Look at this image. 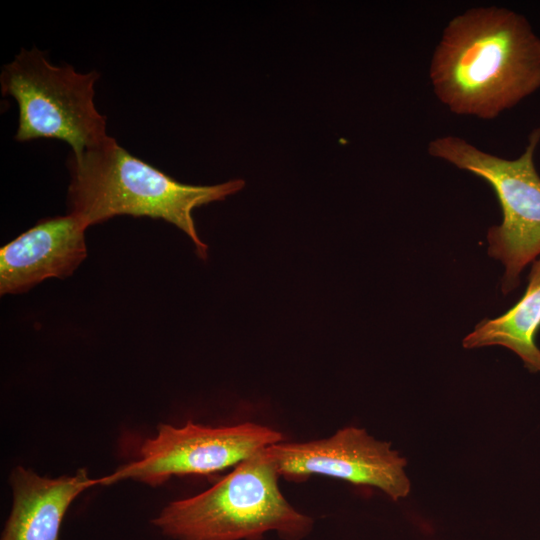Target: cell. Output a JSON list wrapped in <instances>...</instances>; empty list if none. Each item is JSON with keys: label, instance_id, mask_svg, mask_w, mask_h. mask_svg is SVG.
<instances>
[{"label": "cell", "instance_id": "10", "mask_svg": "<svg viewBox=\"0 0 540 540\" xmlns=\"http://www.w3.org/2000/svg\"><path fill=\"white\" fill-rule=\"evenodd\" d=\"M540 256L533 261L522 298L503 315L483 319L462 341L466 349L499 345L516 353L532 373L540 372Z\"/></svg>", "mask_w": 540, "mask_h": 540}, {"label": "cell", "instance_id": "6", "mask_svg": "<svg viewBox=\"0 0 540 540\" xmlns=\"http://www.w3.org/2000/svg\"><path fill=\"white\" fill-rule=\"evenodd\" d=\"M282 441L279 431L252 422L221 427L192 421L182 427L159 424L157 434L141 444L137 458L99 478V485L133 480L155 487L174 476L213 474Z\"/></svg>", "mask_w": 540, "mask_h": 540}, {"label": "cell", "instance_id": "4", "mask_svg": "<svg viewBox=\"0 0 540 540\" xmlns=\"http://www.w3.org/2000/svg\"><path fill=\"white\" fill-rule=\"evenodd\" d=\"M96 71L77 72L72 66H56L46 53L22 49L0 75L1 91L18 105L15 140L56 139L79 155L109 137L106 118L94 103Z\"/></svg>", "mask_w": 540, "mask_h": 540}, {"label": "cell", "instance_id": "3", "mask_svg": "<svg viewBox=\"0 0 540 540\" xmlns=\"http://www.w3.org/2000/svg\"><path fill=\"white\" fill-rule=\"evenodd\" d=\"M268 447L204 492L170 502L152 520L154 526L173 540H260L269 531L284 540L304 538L313 520L283 496Z\"/></svg>", "mask_w": 540, "mask_h": 540}, {"label": "cell", "instance_id": "2", "mask_svg": "<svg viewBox=\"0 0 540 540\" xmlns=\"http://www.w3.org/2000/svg\"><path fill=\"white\" fill-rule=\"evenodd\" d=\"M67 166L68 210L87 227L119 215L161 219L182 230L202 260L207 259L208 246L197 233L193 210L245 186L242 179L205 186L181 183L110 136L79 155L71 154Z\"/></svg>", "mask_w": 540, "mask_h": 540}, {"label": "cell", "instance_id": "7", "mask_svg": "<svg viewBox=\"0 0 540 540\" xmlns=\"http://www.w3.org/2000/svg\"><path fill=\"white\" fill-rule=\"evenodd\" d=\"M280 477L301 482L323 475L355 485L378 488L392 500L408 496L407 461L389 442L366 430L348 426L328 438L302 443L280 442L268 447Z\"/></svg>", "mask_w": 540, "mask_h": 540}, {"label": "cell", "instance_id": "9", "mask_svg": "<svg viewBox=\"0 0 540 540\" xmlns=\"http://www.w3.org/2000/svg\"><path fill=\"white\" fill-rule=\"evenodd\" d=\"M9 480L12 506L0 540H59L72 502L99 485V478H91L84 468L73 475L49 478L18 465Z\"/></svg>", "mask_w": 540, "mask_h": 540}, {"label": "cell", "instance_id": "1", "mask_svg": "<svg viewBox=\"0 0 540 540\" xmlns=\"http://www.w3.org/2000/svg\"><path fill=\"white\" fill-rule=\"evenodd\" d=\"M429 76L453 113L494 119L540 87V38L514 11L469 9L445 27Z\"/></svg>", "mask_w": 540, "mask_h": 540}, {"label": "cell", "instance_id": "5", "mask_svg": "<svg viewBox=\"0 0 540 540\" xmlns=\"http://www.w3.org/2000/svg\"><path fill=\"white\" fill-rule=\"evenodd\" d=\"M539 140L540 128L514 160L484 152L457 136L438 137L428 144L432 157L480 177L494 190L503 219L487 232L488 254L505 268L504 294L519 285L522 271L540 256V176L533 161Z\"/></svg>", "mask_w": 540, "mask_h": 540}, {"label": "cell", "instance_id": "8", "mask_svg": "<svg viewBox=\"0 0 540 540\" xmlns=\"http://www.w3.org/2000/svg\"><path fill=\"white\" fill-rule=\"evenodd\" d=\"M87 228L70 213L46 218L1 247V295L21 294L48 278L71 276L87 256Z\"/></svg>", "mask_w": 540, "mask_h": 540}]
</instances>
